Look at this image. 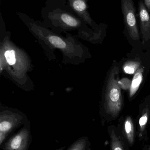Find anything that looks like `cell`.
Returning <instances> with one entry per match:
<instances>
[{
	"instance_id": "6da1fadb",
	"label": "cell",
	"mask_w": 150,
	"mask_h": 150,
	"mask_svg": "<svg viewBox=\"0 0 150 150\" xmlns=\"http://www.w3.org/2000/svg\"><path fill=\"white\" fill-rule=\"evenodd\" d=\"M41 15L43 25L56 33L77 30L81 37L90 39L99 38L103 34L89 28L66 0H47L41 9Z\"/></svg>"
},
{
	"instance_id": "7a4b0ae2",
	"label": "cell",
	"mask_w": 150,
	"mask_h": 150,
	"mask_svg": "<svg viewBox=\"0 0 150 150\" xmlns=\"http://www.w3.org/2000/svg\"><path fill=\"white\" fill-rule=\"evenodd\" d=\"M119 69L114 67L109 75L106 90V109L113 118L119 115L122 106V96L119 83Z\"/></svg>"
},
{
	"instance_id": "3957f363",
	"label": "cell",
	"mask_w": 150,
	"mask_h": 150,
	"mask_svg": "<svg viewBox=\"0 0 150 150\" xmlns=\"http://www.w3.org/2000/svg\"><path fill=\"white\" fill-rule=\"evenodd\" d=\"M125 32L132 40H138L140 33L137 22L136 8L133 0H120Z\"/></svg>"
},
{
	"instance_id": "277c9868",
	"label": "cell",
	"mask_w": 150,
	"mask_h": 150,
	"mask_svg": "<svg viewBox=\"0 0 150 150\" xmlns=\"http://www.w3.org/2000/svg\"><path fill=\"white\" fill-rule=\"evenodd\" d=\"M25 117L11 112L1 113L0 116V147L13 135L15 130L26 122Z\"/></svg>"
},
{
	"instance_id": "5b68a950",
	"label": "cell",
	"mask_w": 150,
	"mask_h": 150,
	"mask_svg": "<svg viewBox=\"0 0 150 150\" xmlns=\"http://www.w3.org/2000/svg\"><path fill=\"white\" fill-rule=\"evenodd\" d=\"M32 140L30 122L28 121L0 147L3 150H28Z\"/></svg>"
},
{
	"instance_id": "8992f818",
	"label": "cell",
	"mask_w": 150,
	"mask_h": 150,
	"mask_svg": "<svg viewBox=\"0 0 150 150\" xmlns=\"http://www.w3.org/2000/svg\"><path fill=\"white\" fill-rule=\"evenodd\" d=\"M74 12L95 32L104 33L107 27L105 23L97 24L94 21L88 10V1L90 0H66Z\"/></svg>"
},
{
	"instance_id": "52a82bcc",
	"label": "cell",
	"mask_w": 150,
	"mask_h": 150,
	"mask_svg": "<svg viewBox=\"0 0 150 150\" xmlns=\"http://www.w3.org/2000/svg\"><path fill=\"white\" fill-rule=\"evenodd\" d=\"M138 18L140 23V30L143 42L150 41V13L147 9L144 0L138 2Z\"/></svg>"
},
{
	"instance_id": "ba28073f",
	"label": "cell",
	"mask_w": 150,
	"mask_h": 150,
	"mask_svg": "<svg viewBox=\"0 0 150 150\" xmlns=\"http://www.w3.org/2000/svg\"><path fill=\"white\" fill-rule=\"evenodd\" d=\"M144 68L140 67L134 75L129 89V96L133 97L138 90L143 78Z\"/></svg>"
},
{
	"instance_id": "9c48e42d",
	"label": "cell",
	"mask_w": 150,
	"mask_h": 150,
	"mask_svg": "<svg viewBox=\"0 0 150 150\" xmlns=\"http://www.w3.org/2000/svg\"><path fill=\"white\" fill-rule=\"evenodd\" d=\"M124 131L128 142L133 145L134 142L135 129L133 120L130 116L127 117L124 121Z\"/></svg>"
},
{
	"instance_id": "30bf717a",
	"label": "cell",
	"mask_w": 150,
	"mask_h": 150,
	"mask_svg": "<svg viewBox=\"0 0 150 150\" xmlns=\"http://www.w3.org/2000/svg\"><path fill=\"white\" fill-rule=\"evenodd\" d=\"M90 144L87 137H82L75 141L67 150H89Z\"/></svg>"
},
{
	"instance_id": "8fae6325",
	"label": "cell",
	"mask_w": 150,
	"mask_h": 150,
	"mask_svg": "<svg viewBox=\"0 0 150 150\" xmlns=\"http://www.w3.org/2000/svg\"><path fill=\"white\" fill-rule=\"evenodd\" d=\"M149 115V108L146 107L143 110L141 115L140 117L139 121V135L142 136L144 134L146 129V126L148 122Z\"/></svg>"
},
{
	"instance_id": "7c38bea8",
	"label": "cell",
	"mask_w": 150,
	"mask_h": 150,
	"mask_svg": "<svg viewBox=\"0 0 150 150\" xmlns=\"http://www.w3.org/2000/svg\"><path fill=\"white\" fill-rule=\"evenodd\" d=\"M140 64L139 62L133 61L127 62L123 65V71L126 74H134L140 67Z\"/></svg>"
},
{
	"instance_id": "4fadbf2b",
	"label": "cell",
	"mask_w": 150,
	"mask_h": 150,
	"mask_svg": "<svg viewBox=\"0 0 150 150\" xmlns=\"http://www.w3.org/2000/svg\"><path fill=\"white\" fill-rule=\"evenodd\" d=\"M110 139L111 150H124L122 143L113 130L110 133Z\"/></svg>"
},
{
	"instance_id": "5bb4252c",
	"label": "cell",
	"mask_w": 150,
	"mask_h": 150,
	"mask_svg": "<svg viewBox=\"0 0 150 150\" xmlns=\"http://www.w3.org/2000/svg\"><path fill=\"white\" fill-rule=\"evenodd\" d=\"M4 57L6 61L10 65H13L16 63L15 53L13 50H8L4 53Z\"/></svg>"
},
{
	"instance_id": "9a60e30c",
	"label": "cell",
	"mask_w": 150,
	"mask_h": 150,
	"mask_svg": "<svg viewBox=\"0 0 150 150\" xmlns=\"http://www.w3.org/2000/svg\"><path fill=\"white\" fill-rule=\"evenodd\" d=\"M119 85L122 89L127 90L130 89L131 84V81L129 79L124 78L119 80Z\"/></svg>"
},
{
	"instance_id": "2e32d148",
	"label": "cell",
	"mask_w": 150,
	"mask_h": 150,
	"mask_svg": "<svg viewBox=\"0 0 150 150\" xmlns=\"http://www.w3.org/2000/svg\"><path fill=\"white\" fill-rule=\"evenodd\" d=\"M144 4L150 13V0H144Z\"/></svg>"
},
{
	"instance_id": "e0dca14e",
	"label": "cell",
	"mask_w": 150,
	"mask_h": 150,
	"mask_svg": "<svg viewBox=\"0 0 150 150\" xmlns=\"http://www.w3.org/2000/svg\"><path fill=\"white\" fill-rule=\"evenodd\" d=\"M65 149V146H63V147H61V148H59V149H57L56 150H64Z\"/></svg>"
},
{
	"instance_id": "ac0fdd59",
	"label": "cell",
	"mask_w": 150,
	"mask_h": 150,
	"mask_svg": "<svg viewBox=\"0 0 150 150\" xmlns=\"http://www.w3.org/2000/svg\"><path fill=\"white\" fill-rule=\"evenodd\" d=\"M2 0H0V2H1Z\"/></svg>"
}]
</instances>
